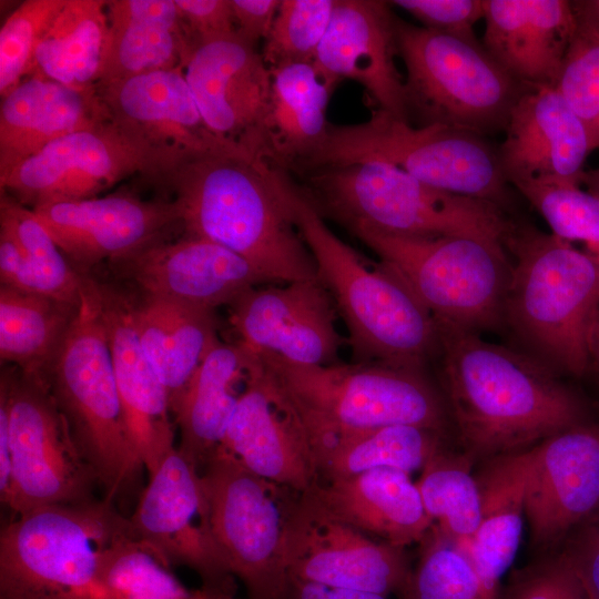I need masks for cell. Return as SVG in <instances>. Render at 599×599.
<instances>
[{"label": "cell", "mask_w": 599, "mask_h": 599, "mask_svg": "<svg viewBox=\"0 0 599 599\" xmlns=\"http://www.w3.org/2000/svg\"><path fill=\"white\" fill-rule=\"evenodd\" d=\"M437 326L446 407L471 460L528 449L586 422L580 398L539 359L473 331Z\"/></svg>", "instance_id": "obj_1"}, {"label": "cell", "mask_w": 599, "mask_h": 599, "mask_svg": "<svg viewBox=\"0 0 599 599\" xmlns=\"http://www.w3.org/2000/svg\"><path fill=\"white\" fill-rule=\"evenodd\" d=\"M162 184L174 194L183 235L229 248L268 283L318 278L286 172L241 152H221L182 165Z\"/></svg>", "instance_id": "obj_2"}, {"label": "cell", "mask_w": 599, "mask_h": 599, "mask_svg": "<svg viewBox=\"0 0 599 599\" xmlns=\"http://www.w3.org/2000/svg\"><path fill=\"white\" fill-rule=\"evenodd\" d=\"M293 206L317 276L347 328L353 359L425 374L438 351L433 315L397 275L337 237L294 181Z\"/></svg>", "instance_id": "obj_3"}, {"label": "cell", "mask_w": 599, "mask_h": 599, "mask_svg": "<svg viewBox=\"0 0 599 599\" xmlns=\"http://www.w3.org/2000/svg\"><path fill=\"white\" fill-rule=\"evenodd\" d=\"M243 351L248 369L296 412L313 449L384 426L413 425L439 433L446 428V403L423 373L374 363L303 365L272 353Z\"/></svg>", "instance_id": "obj_4"}, {"label": "cell", "mask_w": 599, "mask_h": 599, "mask_svg": "<svg viewBox=\"0 0 599 599\" xmlns=\"http://www.w3.org/2000/svg\"><path fill=\"white\" fill-rule=\"evenodd\" d=\"M300 193L325 220L417 236H461L505 247L514 223L496 203L430 186L382 162L324 166L300 174Z\"/></svg>", "instance_id": "obj_5"}, {"label": "cell", "mask_w": 599, "mask_h": 599, "mask_svg": "<svg viewBox=\"0 0 599 599\" xmlns=\"http://www.w3.org/2000/svg\"><path fill=\"white\" fill-rule=\"evenodd\" d=\"M514 255L504 323L551 369L582 376L599 312V263L579 247L531 225L505 241Z\"/></svg>", "instance_id": "obj_6"}, {"label": "cell", "mask_w": 599, "mask_h": 599, "mask_svg": "<svg viewBox=\"0 0 599 599\" xmlns=\"http://www.w3.org/2000/svg\"><path fill=\"white\" fill-rule=\"evenodd\" d=\"M133 538L105 497L20 514L0 535V599H106L105 558Z\"/></svg>", "instance_id": "obj_7"}, {"label": "cell", "mask_w": 599, "mask_h": 599, "mask_svg": "<svg viewBox=\"0 0 599 599\" xmlns=\"http://www.w3.org/2000/svg\"><path fill=\"white\" fill-rule=\"evenodd\" d=\"M42 380L105 498L130 489L144 466L128 429L97 281L87 275L77 315Z\"/></svg>", "instance_id": "obj_8"}, {"label": "cell", "mask_w": 599, "mask_h": 599, "mask_svg": "<svg viewBox=\"0 0 599 599\" xmlns=\"http://www.w3.org/2000/svg\"><path fill=\"white\" fill-rule=\"evenodd\" d=\"M382 162L440 190L506 209L509 183L487 138L441 124L416 126L376 110L367 121L331 125L321 149L295 174L355 162Z\"/></svg>", "instance_id": "obj_9"}, {"label": "cell", "mask_w": 599, "mask_h": 599, "mask_svg": "<svg viewBox=\"0 0 599 599\" xmlns=\"http://www.w3.org/2000/svg\"><path fill=\"white\" fill-rule=\"evenodd\" d=\"M406 75L407 122L441 124L484 138L505 131L526 85L506 72L481 41H468L396 17Z\"/></svg>", "instance_id": "obj_10"}, {"label": "cell", "mask_w": 599, "mask_h": 599, "mask_svg": "<svg viewBox=\"0 0 599 599\" xmlns=\"http://www.w3.org/2000/svg\"><path fill=\"white\" fill-rule=\"evenodd\" d=\"M348 231L397 275L437 324L478 333L504 323L506 248L461 236L417 237L365 225Z\"/></svg>", "instance_id": "obj_11"}, {"label": "cell", "mask_w": 599, "mask_h": 599, "mask_svg": "<svg viewBox=\"0 0 599 599\" xmlns=\"http://www.w3.org/2000/svg\"><path fill=\"white\" fill-rule=\"evenodd\" d=\"M213 532L248 599H288V510L298 493L262 478L219 447L201 469Z\"/></svg>", "instance_id": "obj_12"}, {"label": "cell", "mask_w": 599, "mask_h": 599, "mask_svg": "<svg viewBox=\"0 0 599 599\" xmlns=\"http://www.w3.org/2000/svg\"><path fill=\"white\" fill-rule=\"evenodd\" d=\"M0 398L8 409L12 457L10 487L1 502L20 515L95 498L98 480L44 382L6 370Z\"/></svg>", "instance_id": "obj_13"}, {"label": "cell", "mask_w": 599, "mask_h": 599, "mask_svg": "<svg viewBox=\"0 0 599 599\" xmlns=\"http://www.w3.org/2000/svg\"><path fill=\"white\" fill-rule=\"evenodd\" d=\"M97 88L111 123L143 156L155 182L162 183L179 167L199 158L241 152L211 132L182 67Z\"/></svg>", "instance_id": "obj_14"}, {"label": "cell", "mask_w": 599, "mask_h": 599, "mask_svg": "<svg viewBox=\"0 0 599 599\" xmlns=\"http://www.w3.org/2000/svg\"><path fill=\"white\" fill-rule=\"evenodd\" d=\"M285 560L292 580L386 598L403 590L413 570L405 548L338 519L309 491L298 494L288 510Z\"/></svg>", "instance_id": "obj_15"}, {"label": "cell", "mask_w": 599, "mask_h": 599, "mask_svg": "<svg viewBox=\"0 0 599 599\" xmlns=\"http://www.w3.org/2000/svg\"><path fill=\"white\" fill-rule=\"evenodd\" d=\"M149 477L129 516L134 538L165 566L193 570L202 588L235 596V578L213 532L201 470L175 448Z\"/></svg>", "instance_id": "obj_16"}, {"label": "cell", "mask_w": 599, "mask_h": 599, "mask_svg": "<svg viewBox=\"0 0 599 599\" xmlns=\"http://www.w3.org/2000/svg\"><path fill=\"white\" fill-rule=\"evenodd\" d=\"M195 103L222 142L266 162L265 120L271 69L256 44L236 32L200 42L182 64Z\"/></svg>", "instance_id": "obj_17"}, {"label": "cell", "mask_w": 599, "mask_h": 599, "mask_svg": "<svg viewBox=\"0 0 599 599\" xmlns=\"http://www.w3.org/2000/svg\"><path fill=\"white\" fill-rule=\"evenodd\" d=\"M227 307L234 343L248 352L303 365L339 363L346 338L337 331L338 312L319 278L254 286Z\"/></svg>", "instance_id": "obj_18"}, {"label": "cell", "mask_w": 599, "mask_h": 599, "mask_svg": "<svg viewBox=\"0 0 599 599\" xmlns=\"http://www.w3.org/2000/svg\"><path fill=\"white\" fill-rule=\"evenodd\" d=\"M135 173L151 179L143 156L109 120L52 141L0 176V187L33 209L99 196Z\"/></svg>", "instance_id": "obj_19"}, {"label": "cell", "mask_w": 599, "mask_h": 599, "mask_svg": "<svg viewBox=\"0 0 599 599\" xmlns=\"http://www.w3.org/2000/svg\"><path fill=\"white\" fill-rule=\"evenodd\" d=\"M79 272L112 263L167 238L180 227L174 201H145L128 192L31 209ZM80 273V272H79Z\"/></svg>", "instance_id": "obj_20"}, {"label": "cell", "mask_w": 599, "mask_h": 599, "mask_svg": "<svg viewBox=\"0 0 599 599\" xmlns=\"http://www.w3.org/2000/svg\"><path fill=\"white\" fill-rule=\"evenodd\" d=\"M530 544L550 550L599 509V426L583 422L529 448Z\"/></svg>", "instance_id": "obj_21"}, {"label": "cell", "mask_w": 599, "mask_h": 599, "mask_svg": "<svg viewBox=\"0 0 599 599\" xmlns=\"http://www.w3.org/2000/svg\"><path fill=\"white\" fill-rule=\"evenodd\" d=\"M141 295L214 311L268 283L246 260L212 241L163 240L111 263Z\"/></svg>", "instance_id": "obj_22"}, {"label": "cell", "mask_w": 599, "mask_h": 599, "mask_svg": "<svg viewBox=\"0 0 599 599\" xmlns=\"http://www.w3.org/2000/svg\"><path fill=\"white\" fill-rule=\"evenodd\" d=\"M396 17L389 1L335 0L313 63L332 87L354 80L379 110L407 121L404 77L395 63Z\"/></svg>", "instance_id": "obj_23"}, {"label": "cell", "mask_w": 599, "mask_h": 599, "mask_svg": "<svg viewBox=\"0 0 599 599\" xmlns=\"http://www.w3.org/2000/svg\"><path fill=\"white\" fill-rule=\"evenodd\" d=\"M220 447L253 474L298 494L322 480L301 418L252 370Z\"/></svg>", "instance_id": "obj_24"}, {"label": "cell", "mask_w": 599, "mask_h": 599, "mask_svg": "<svg viewBox=\"0 0 599 599\" xmlns=\"http://www.w3.org/2000/svg\"><path fill=\"white\" fill-rule=\"evenodd\" d=\"M498 146L514 186L527 181L580 185L592 151L586 128L552 85L527 87L514 105Z\"/></svg>", "instance_id": "obj_25"}, {"label": "cell", "mask_w": 599, "mask_h": 599, "mask_svg": "<svg viewBox=\"0 0 599 599\" xmlns=\"http://www.w3.org/2000/svg\"><path fill=\"white\" fill-rule=\"evenodd\" d=\"M97 287L128 429L151 476L176 448L169 394L140 345L132 298L98 282Z\"/></svg>", "instance_id": "obj_26"}, {"label": "cell", "mask_w": 599, "mask_h": 599, "mask_svg": "<svg viewBox=\"0 0 599 599\" xmlns=\"http://www.w3.org/2000/svg\"><path fill=\"white\" fill-rule=\"evenodd\" d=\"M481 44L526 87L556 85L577 27L575 1L484 0Z\"/></svg>", "instance_id": "obj_27"}, {"label": "cell", "mask_w": 599, "mask_h": 599, "mask_svg": "<svg viewBox=\"0 0 599 599\" xmlns=\"http://www.w3.org/2000/svg\"><path fill=\"white\" fill-rule=\"evenodd\" d=\"M110 120L98 88L79 90L41 74L1 98L0 176L52 141Z\"/></svg>", "instance_id": "obj_28"}, {"label": "cell", "mask_w": 599, "mask_h": 599, "mask_svg": "<svg viewBox=\"0 0 599 599\" xmlns=\"http://www.w3.org/2000/svg\"><path fill=\"white\" fill-rule=\"evenodd\" d=\"M309 493L338 519L395 547L420 544L434 525L416 483L402 470L322 480Z\"/></svg>", "instance_id": "obj_29"}, {"label": "cell", "mask_w": 599, "mask_h": 599, "mask_svg": "<svg viewBox=\"0 0 599 599\" xmlns=\"http://www.w3.org/2000/svg\"><path fill=\"white\" fill-rule=\"evenodd\" d=\"M529 448L490 459L476 476L480 522L467 551L487 599H498L501 577L519 548L525 516Z\"/></svg>", "instance_id": "obj_30"}, {"label": "cell", "mask_w": 599, "mask_h": 599, "mask_svg": "<svg viewBox=\"0 0 599 599\" xmlns=\"http://www.w3.org/2000/svg\"><path fill=\"white\" fill-rule=\"evenodd\" d=\"M248 380V359L236 343L219 342L171 408L176 449L200 470L221 446Z\"/></svg>", "instance_id": "obj_31"}, {"label": "cell", "mask_w": 599, "mask_h": 599, "mask_svg": "<svg viewBox=\"0 0 599 599\" xmlns=\"http://www.w3.org/2000/svg\"><path fill=\"white\" fill-rule=\"evenodd\" d=\"M271 97L265 120L268 163L296 172L324 144L332 123L326 113L335 88L313 62L271 69Z\"/></svg>", "instance_id": "obj_32"}, {"label": "cell", "mask_w": 599, "mask_h": 599, "mask_svg": "<svg viewBox=\"0 0 599 599\" xmlns=\"http://www.w3.org/2000/svg\"><path fill=\"white\" fill-rule=\"evenodd\" d=\"M109 31L97 87L181 67L186 52L174 0H108Z\"/></svg>", "instance_id": "obj_33"}, {"label": "cell", "mask_w": 599, "mask_h": 599, "mask_svg": "<svg viewBox=\"0 0 599 599\" xmlns=\"http://www.w3.org/2000/svg\"><path fill=\"white\" fill-rule=\"evenodd\" d=\"M132 312L140 345L165 386L172 408L220 342L213 311L141 295L139 301L132 298Z\"/></svg>", "instance_id": "obj_34"}, {"label": "cell", "mask_w": 599, "mask_h": 599, "mask_svg": "<svg viewBox=\"0 0 599 599\" xmlns=\"http://www.w3.org/2000/svg\"><path fill=\"white\" fill-rule=\"evenodd\" d=\"M106 4L67 0L37 48L33 73L70 88L95 89L109 31Z\"/></svg>", "instance_id": "obj_35"}, {"label": "cell", "mask_w": 599, "mask_h": 599, "mask_svg": "<svg viewBox=\"0 0 599 599\" xmlns=\"http://www.w3.org/2000/svg\"><path fill=\"white\" fill-rule=\"evenodd\" d=\"M80 305L0 286V357L42 379Z\"/></svg>", "instance_id": "obj_36"}, {"label": "cell", "mask_w": 599, "mask_h": 599, "mask_svg": "<svg viewBox=\"0 0 599 599\" xmlns=\"http://www.w3.org/2000/svg\"><path fill=\"white\" fill-rule=\"evenodd\" d=\"M441 434L419 426L392 425L341 436L314 449L321 479L383 468L407 474L422 470L443 448Z\"/></svg>", "instance_id": "obj_37"}, {"label": "cell", "mask_w": 599, "mask_h": 599, "mask_svg": "<svg viewBox=\"0 0 599 599\" xmlns=\"http://www.w3.org/2000/svg\"><path fill=\"white\" fill-rule=\"evenodd\" d=\"M473 460L441 448L416 481L426 512L436 528L465 554L480 522L481 499Z\"/></svg>", "instance_id": "obj_38"}, {"label": "cell", "mask_w": 599, "mask_h": 599, "mask_svg": "<svg viewBox=\"0 0 599 599\" xmlns=\"http://www.w3.org/2000/svg\"><path fill=\"white\" fill-rule=\"evenodd\" d=\"M0 230L16 241L44 295L80 305L83 274L69 262L33 211L4 192L0 199Z\"/></svg>", "instance_id": "obj_39"}, {"label": "cell", "mask_w": 599, "mask_h": 599, "mask_svg": "<svg viewBox=\"0 0 599 599\" xmlns=\"http://www.w3.org/2000/svg\"><path fill=\"white\" fill-rule=\"evenodd\" d=\"M101 583L106 599H237L183 585L146 546L129 539L110 551Z\"/></svg>", "instance_id": "obj_40"}, {"label": "cell", "mask_w": 599, "mask_h": 599, "mask_svg": "<svg viewBox=\"0 0 599 599\" xmlns=\"http://www.w3.org/2000/svg\"><path fill=\"white\" fill-rule=\"evenodd\" d=\"M515 187L542 216L551 234L599 263V197L580 185L527 181Z\"/></svg>", "instance_id": "obj_41"}, {"label": "cell", "mask_w": 599, "mask_h": 599, "mask_svg": "<svg viewBox=\"0 0 599 599\" xmlns=\"http://www.w3.org/2000/svg\"><path fill=\"white\" fill-rule=\"evenodd\" d=\"M398 599H487L467 555L435 525Z\"/></svg>", "instance_id": "obj_42"}, {"label": "cell", "mask_w": 599, "mask_h": 599, "mask_svg": "<svg viewBox=\"0 0 599 599\" xmlns=\"http://www.w3.org/2000/svg\"><path fill=\"white\" fill-rule=\"evenodd\" d=\"M575 4L577 27L555 88L586 128L591 150H599V26Z\"/></svg>", "instance_id": "obj_43"}, {"label": "cell", "mask_w": 599, "mask_h": 599, "mask_svg": "<svg viewBox=\"0 0 599 599\" xmlns=\"http://www.w3.org/2000/svg\"><path fill=\"white\" fill-rule=\"evenodd\" d=\"M334 6L335 0H281L261 52L267 67L313 62Z\"/></svg>", "instance_id": "obj_44"}, {"label": "cell", "mask_w": 599, "mask_h": 599, "mask_svg": "<svg viewBox=\"0 0 599 599\" xmlns=\"http://www.w3.org/2000/svg\"><path fill=\"white\" fill-rule=\"evenodd\" d=\"M67 0H26L0 29V97L34 71L37 48Z\"/></svg>", "instance_id": "obj_45"}, {"label": "cell", "mask_w": 599, "mask_h": 599, "mask_svg": "<svg viewBox=\"0 0 599 599\" xmlns=\"http://www.w3.org/2000/svg\"><path fill=\"white\" fill-rule=\"evenodd\" d=\"M498 599H589L576 572L562 556L549 555L516 570Z\"/></svg>", "instance_id": "obj_46"}, {"label": "cell", "mask_w": 599, "mask_h": 599, "mask_svg": "<svg viewBox=\"0 0 599 599\" xmlns=\"http://www.w3.org/2000/svg\"><path fill=\"white\" fill-rule=\"evenodd\" d=\"M389 4L408 12L426 29L478 41L474 26L484 20V0H393Z\"/></svg>", "instance_id": "obj_47"}, {"label": "cell", "mask_w": 599, "mask_h": 599, "mask_svg": "<svg viewBox=\"0 0 599 599\" xmlns=\"http://www.w3.org/2000/svg\"><path fill=\"white\" fill-rule=\"evenodd\" d=\"M174 2L186 41V52L200 42L235 32L230 0H174Z\"/></svg>", "instance_id": "obj_48"}, {"label": "cell", "mask_w": 599, "mask_h": 599, "mask_svg": "<svg viewBox=\"0 0 599 599\" xmlns=\"http://www.w3.org/2000/svg\"><path fill=\"white\" fill-rule=\"evenodd\" d=\"M586 521V520H585ZM560 552L581 581L589 599H599V524L588 518Z\"/></svg>", "instance_id": "obj_49"}, {"label": "cell", "mask_w": 599, "mask_h": 599, "mask_svg": "<svg viewBox=\"0 0 599 599\" xmlns=\"http://www.w3.org/2000/svg\"><path fill=\"white\" fill-rule=\"evenodd\" d=\"M235 32L257 44L268 35L281 0H230Z\"/></svg>", "instance_id": "obj_50"}, {"label": "cell", "mask_w": 599, "mask_h": 599, "mask_svg": "<svg viewBox=\"0 0 599 599\" xmlns=\"http://www.w3.org/2000/svg\"><path fill=\"white\" fill-rule=\"evenodd\" d=\"M0 280L1 285L44 295L16 241L3 230H0Z\"/></svg>", "instance_id": "obj_51"}, {"label": "cell", "mask_w": 599, "mask_h": 599, "mask_svg": "<svg viewBox=\"0 0 599 599\" xmlns=\"http://www.w3.org/2000/svg\"><path fill=\"white\" fill-rule=\"evenodd\" d=\"M288 599H387L378 593L292 580Z\"/></svg>", "instance_id": "obj_52"}, {"label": "cell", "mask_w": 599, "mask_h": 599, "mask_svg": "<svg viewBox=\"0 0 599 599\" xmlns=\"http://www.w3.org/2000/svg\"><path fill=\"white\" fill-rule=\"evenodd\" d=\"M11 446L7 405L0 398V498H6L11 481Z\"/></svg>", "instance_id": "obj_53"}, {"label": "cell", "mask_w": 599, "mask_h": 599, "mask_svg": "<svg viewBox=\"0 0 599 599\" xmlns=\"http://www.w3.org/2000/svg\"><path fill=\"white\" fill-rule=\"evenodd\" d=\"M589 361L599 374V312L593 321L589 336Z\"/></svg>", "instance_id": "obj_54"}, {"label": "cell", "mask_w": 599, "mask_h": 599, "mask_svg": "<svg viewBox=\"0 0 599 599\" xmlns=\"http://www.w3.org/2000/svg\"><path fill=\"white\" fill-rule=\"evenodd\" d=\"M581 183L587 186V191L599 197V167L585 171Z\"/></svg>", "instance_id": "obj_55"}, {"label": "cell", "mask_w": 599, "mask_h": 599, "mask_svg": "<svg viewBox=\"0 0 599 599\" xmlns=\"http://www.w3.org/2000/svg\"><path fill=\"white\" fill-rule=\"evenodd\" d=\"M580 4L599 26V0H582Z\"/></svg>", "instance_id": "obj_56"}, {"label": "cell", "mask_w": 599, "mask_h": 599, "mask_svg": "<svg viewBox=\"0 0 599 599\" xmlns=\"http://www.w3.org/2000/svg\"><path fill=\"white\" fill-rule=\"evenodd\" d=\"M590 517L599 524V509Z\"/></svg>", "instance_id": "obj_57"}]
</instances>
